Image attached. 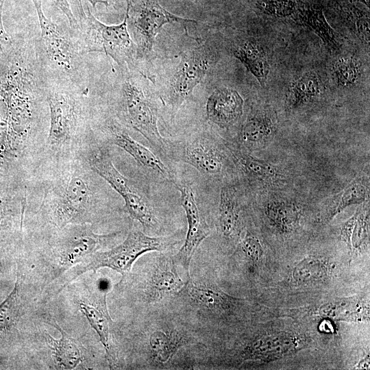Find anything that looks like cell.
I'll list each match as a JSON object with an SVG mask.
<instances>
[{
	"instance_id": "6da1fadb",
	"label": "cell",
	"mask_w": 370,
	"mask_h": 370,
	"mask_svg": "<svg viewBox=\"0 0 370 370\" xmlns=\"http://www.w3.org/2000/svg\"><path fill=\"white\" fill-rule=\"evenodd\" d=\"M49 108L42 71L32 55L0 54V164H18L31 174L42 159Z\"/></svg>"
},
{
	"instance_id": "7a4b0ae2",
	"label": "cell",
	"mask_w": 370,
	"mask_h": 370,
	"mask_svg": "<svg viewBox=\"0 0 370 370\" xmlns=\"http://www.w3.org/2000/svg\"><path fill=\"white\" fill-rule=\"evenodd\" d=\"M25 186V216L56 232L69 225H92L116 201L113 189L85 156L42 164Z\"/></svg>"
},
{
	"instance_id": "3957f363",
	"label": "cell",
	"mask_w": 370,
	"mask_h": 370,
	"mask_svg": "<svg viewBox=\"0 0 370 370\" xmlns=\"http://www.w3.org/2000/svg\"><path fill=\"white\" fill-rule=\"evenodd\" d=\"M45 82L49 130L40 165L86 156L97 143L89 92L45 77Z\"/></svg>"
},
{
	"instance_id": "277c9868",
	"label": "cell",
	"mask_w": 370,
	"mask_h": 370,
	"mask_svg": "<svg viewBox=\"0 0 370 370\" xmlns=\"http://www.w3.org/2000/svg\"><path fill=\"white\" fill-rule=\"evenodd\" d=\"M37 12L40 37L36 40L45 77L71 84L89 92L83 55L71 29H66L48 18L41 0H32Z\"/></svg>"
},
{
	"instance_id": "5b68a950",
	"label": "cell",
	"mask_w": 370,
	"mask_h": 370,
	"mask_svg": "<svg viewBox=\"0 0 370 370\" xmlns=\"http://www.w3.org/2000/svg\"><path fill=\"white\" fill-rule=\"evenodd\" d=\"M78 10L79 27L73 33L82 52H102L120 66H134L138 52L129 33L127 10L122 23L112 25L99 21L88 6L86 11L81 0H78Z\"/></svg>"
},
{
	"instance_id": "8992f818",
	"label": "cell",
	"mask_w": 370,
	"mask_h": 370,
	"mask_svg": "<svg viewBox=\"0 0 370 370\" xmlns=\"http://www.w3.org/2000/svg\"><path fill=\"white\" fill-rule=\"evenodd\" d=\"M116 119L142 134L153 147L164 150L166 141L158 127L157 109L144 88L132 76H126L117 88Z\"/></svg>"
},
{
	"instance_id": "52a82bcc",
	"label": "cell",
	"mask_w": 370,
	"mask_h": 370,
	"mask_svg": "<svg viewBox=\"0 0 370 370\" xmlns=\"http://www.w3.org/2000/svg\"><path fill=\"white\" fill-rule=\"evenodd\" d=\"M86 158L94 171L121 197L124 201V213L144 227L151 228L156 225V218L147 201L136 190L132 181L114 164L108 145L96 143Z\"/></svg>"
},
{
	"instance_id": "ba28073f",
	"label": "cell",
	"mask_w": 370,
	"mask_h": 370,
	"mask_svg": "<svg viewBox=\"0 0 370 370\" xmlns=\"http://www.w3.org/2000/svg\"><path fill=\"white\" fill-rule=\"evenodd\" d=\"M177 243L174 236L152 237L139 230H131L124 241L105 251H97L89 256L86 264L77 271L74 280L88 271L108 267L122 275L127 273L136 260L151 251H164Z\"/></svg>"
},
{
	"instance_id": "9c48e42d",
	"label": "cell",
	"mask_w": 370,
	"mask_h": 370,
	"mask_svg": "<svg viewBox=\"0 0 370 370\" xmlns=\"http://www.w3.org/2000/svg\"><path fill=\"white\" fill-rule=\"evenodd\" d=\"M93 128L98 143L116 145L130 155L142 167L152 171L160 178L172 183L175 181L164 162L150 149L134 139L127 127L112 116H103L95 108Z\"/></svg>"
},
{
	"instance_id": "30bf717a",
	"label": "cell",
	"mask_w": 370,
	"mask_h": 370,
	"mask_svg": "<svg viewBox=\"0 0 370 370\" xmlns=\"http://www.w3.org/2000/svg\"><path fill=\"white\" fill-rule=\"evenodd\" d=\"M121 234V231L95 233L91 224L69 225L56 232L53 247L63 265L69 267L111 244Z\"/></svg>"
},
{
	"instance_id": "8fae6325",
	"label": "cell",
	"mask_w": 370,
	"mask_h": 370,
	"mask_svg": "<svg viewBox=\"0 0 370 370\" xmlns=\"http://www.w3.org/2000/svg\"><path fill=\"white\" fill-rule=\"evenodd\" d=\"M126 1L127 21H130L135 36L138 51L140 49L144 53H151L156 36L166 23H180L186 29L188 23H196L195 20L184 18L169 12L153 0H147L136 5H132L130 0Z\"/></svg>"
},
{
	"instance_id": "7c38bea8",
	"label": "cell",
	"mask_w": 370,
	"mask_h": 370,
	"mask_svg": "<svg viewBox=\"0 0 370 370\" xmlns=\"http://www.w3.org/2000/svg\"><path fill=\"white\" fill-rule=\"evenodd\" d=\"M212 64V58L205 46L189 50L181 56L169 86L168 102L173 108L193 96L194 89L204 78Z\"/></svg>"
},
{
	"instance_id": "4fadbf2b",
	"label": "cell",
	"mask_w": 370,
	"mask_h": 370,
	"mask_svg": "<svg viewBox=\"0 0 370 370\" xmlns=\"http://www.w3.org/2000/svg\"><path fill=\"white\" fill-rule=\"evenodd\" d=\"M173 184L180 192L181 205L185 211L188 222L185 242L175 257L184 269L188 271L194 253L209 235L210 229L200 212L191 186L176 181Z\"/></svg>"
},
{
	"instance_id": "5bb4252c",
	"label": "cell",
	"mask_w": 370,
	"mask_h": 370,
	"mask_svg": "<svg viewBox=\"0 0 370 370\" xmlns=\"http://www.w3.org/2000/svg\"><path fill=\"white\" fill-rule=\"evenodd\" d=\"M302 338L287 332H273L256 336L243 348L245 360H275L297 350L303 344Z\"/></svg>"
},
{
	"instance_id": "9a60e30c",
	"label": "cell",
	"mask_w": 370,
	"mask_h": 370,
	"mask_svg": "<svg viewBox=\"0 0 370 370\" xmlns=\"http://www.w3.org/2000/svg\"><path fill=\"white\" fill-rule=\"evenodd\" d=\"M243 104V98L236 90L226 87L219 88L207 100V118L221 127H228L242 116Z\"/></svg>"
},
{
	"instance_id": "2e32d148",
	"label": "cell",
	"mask_w": 370,
	"mask_h": 370,
	"mask_svg": "<svg viewBox=\"0 0 370 370\" xmlns=\"http://www.w3.org/2000/svg\"><path fill=\"white\" fill-rule=\"evenodd\" d=\"M276 131L275 116L269 108H260L250 113L241 130V139L252 151L264 146Z\"/></svg>"
},
{
	"instance_id": "e0dca14e",
	"label": "cell",
	"mask_w": 370,
	"mask_h": 370,
	"mask_svg": "<svg viewBox=\"0 0 370 370\" xmlns=\"http://www.w3.org/2000/svg\"><path fill=\"white\" fill-rule=\"evenodd\" d=\"M183 159L201 174L214 176L224 167L222 154L213 146L202 140L188 143L184 147Z\"/></svg>"
},
{
	"instance_id": "ac0fdd59",
	"label": "cell",
	"mask_w": 370,
	"mask_h": 370,
	"mask_svg": "<svg viewBox=\"0 0 370 370\" xmlns=\"http://www.w3.org/2000/svg\"><path fill=\"white\" fill-rule=\"evenodd\" d=\"M264 214L269 225L278 232L290 234L299 226L302 210L293 202L275 199L264 206Z\"/></svg>"
},
{
	"instance_id": "d6986e66",
	"label": "cell",
	"mask_w": 370,
	"mask_h": 370,
	"mask_svg": "<svg viewBox=\"0 0 370 370\" xmlns=\"http://www.w3.org/2000/svg\"><path fill=\"white\" fill-rule=\"evenodd\" d=\"M185 283L169 262L160 263L147 282L145 295L151 301H158L184 287Z\"/></svg>"
},
{
	"instance_id": "ffe728a7",
	"label": "cell",
	"mask_w": 370,
	"mask_h": 370,
	"mask_svg": "<svg viewBox=\"0 0 370 370\" xmlns=\"http://www.w3.org/2000/svg\"><path fill=\"white\" fill-rule=\"evenodd\" d=\"M368 197L369 185H367V180L362 177H356L344 189L330 199L323 219L328 222L345 208L362 204L367 201Z\"/></svg>"
},
{
	"instance_id": "44dd1931",
	"label": "cell",
	"mask_w": 370,
	"mask_h": 370,
	"mask_svg": "<svg viewBox=\"0 0 370 370\" xmlns=\"http://www.w3.org/2000/svg\"><path fill=\"white\" fill-rule=\"evenodd\" d=\"M219 227L228 238L238 236L241 232V207L236 190L226 186L221 190L219 201Z\"/></svg>"
},
{
	"instance_id": "7402d4cb",
	"label": "cell",
	"mask_w": 370,
	"mask_h": 370,
	"mask_svg": "<svg viewBox=\"0 0 370 370\" xmlns=\"http://www.w3.org/2000/svg\"><path fill=\"white\" fill-rule=\"evenodd\" d=\"M232 53L246 69L257 79L261 86H264L270 66L262 47L256 41L248 40L236 45Z\"/></svg>"
},
{
	"instance_id": "603a6c76",
	"label": "cell",
	"mask_w": 370,
	"mask_h": 370,
	"mask_svg": "<svg viewBox=\"0 0 370 370\" xmlns=\"http://www.w3.org/2000/svg\"><path fill=\"white\" fill-rule=\"evenodd\" d=\"M190 297L201 307L214 311H227L237 299L212 284H196L189 280L184 286Z\"/></svg>"
},
{
	"instance_id": "cb8c5ba5",
	"label": "cell",
	"mask_w": 370,
	"mask_h": 370,
	"mask_svg": "<svg viewBox=\"0 0 370 370\" xmlns=\"http://www.w3.org/2000/svg\"><path fill=\"white\" fill-rule=\"evenodd\" d=\"M295 14L300 22L312 29L325 45L332 49L337 47L335 32L328 23L321 7L309 3L298 2Z\"/></svg>"
},
{
	"instance_id": "d4e9b609",
	"label": "cell",
	"mask_w": 370,
	"mask_h": 370,
	"mask_svg": "<svg viewBox=\"0 0 370 370\" xmlns=\"http://www.w3.org/2000/svg\"><path fill=\"white\" fill-rule=\"evenodd\" d=\"M230 150L241 170L251 179L269 184L282 180L284 176L275 165L240 149L230 148Z\"/></svg>"
},
{
	"instance_id": "484cf974",
	"label": "cell",
	"mask_w": 370,
	"mask_h": 370,
	"mask_svg": "<svg viewBox=\"0 0 370 370\" xmlns=\"http://www.w3.org/2000/svg\"><path fill=\"white\" fill-rule=\"evenodd\" d=\"M322 85L317 74L314 71L304 73L289 86L286 101L291 109L307 104L320 95Z\"/></svg>"
},
{
	"instance_id": "4316f807",
	"label": "cell",
	"mask_w": 370,
	"mask_h": 370,
	"mask_svg": "<svg viewBox=\"0 0 370 370\" xmlns=\"http://www.w3.org/2000/svg\"><path fill=\"white\" fill-rule=\"evenodd\" d=\"M331 272L330 262L324 257L310 256L299 261L291 271L292 282L304 285L326 280Z\"/></svg>"
},
{
	"instance_id": "83f0119b",
	"label": "cell",
	"mask_w": 370,
	"mask_h": 370,
	"mask_svg": "<svg viewBox=\"0 0 370 370\" xmlns=\"http://www.w3.org/2000/svg\"><path fill=\"white\" fill-rule=\"evenodd\" d=\"M61 334L57 341L48 335L51 339L54 357L60 366L66 369H73L82 361V351L79 343L68 334L57 323H53Z\"/></svg>"
},
{
	"instance_id": "f1b7e54d",
	"label": "cell",
	"mask_w": 370,
	"mask_h": 370,
	"mask_svg": "<svg viewBox=\"0 0 370 370\" xmlns=\"http://www.w3.org/2000/svg\"><path fill=\"white\" fill-rule=\"evenodd\" d=\"M184 343V337L176 331L156 330L149 337L152 356L161 363L169 360Z\"/></svg>"
},
{
	"instance_id": "f546056e",
	"label": "cell",
	"mask_w": 370,
	"mask_h": 370,
	"mask_svg": "<svg viewBox=\"0 0 370 370\" xmlns=\"http://www.w3.org/2000/svg\"><path fill=\"white\" fill-rule=\"evenodd\" d=\"M79 308L88 321L90 326L96 331L104 347L109 359L112 358L110 340V320L106 304L99 307L85 303L79 304Z\"/></svg>"
},
{
	"instance_id": "4dcf8cb0",
	"label": "cell",
	"mask_w": 370,
	"mask_h": 370,
	"mask_svg": "<svg viewBox=\"0 0 370 370\" xmlns=\"http://www.w3.org/2000/svg\"><path fill=\"white\" fill-rule=\"evenodd\" d=\"M333 74L336 82L340 86H353L360 77V63L356 58L352 56L339 58L334 64Z\"/></svg>"
},
{
	"instance_id": "1f68e13d",
	"label": "cell",
	"mask_w": 370,
	"mask_h": 370,
	"mask_svg": "<svg viewBox=\"0 0 370 370\" xmlns=\"http://www.w3.org/2000/svg\"><path fill=\"white\" fill-rule=\"evenodd\" d=\"M369 240V208L363 205L359 208V212L356 220L352 235V253L356 255L360 253L367 245Z\"/></svg>"
},
{
	"instance_id": "d6a6232c",
	"label": "cell",
	"mask_w": 370,
	"mask_h": 370,
	"mask_svg": "<svg viewBox=\"0 0 370 370\" xmlns=\"http://www.w3.org/2000/svg\"><path fill=\"white\" fill-rule=\"evenodd\" d=\"M296 0H256V7L263 14L274 17H288L295 14Z\"/></svg>"
},
{
	"instance_id": "836d02e7",
	"label": "cell",
	"mask_w": 370,
	"mask_h": 370,
	"mask_svg": "<svg viewBox=\"0 0 370 370\" xmlns=\"http://www.w3.org/2000/svg\"><path fill=\"white\" fill-rule=\"evenodd\" d=\"M349 18L352 23L356 34L362 42L369 45V17L362 11L353 8L349 13Z\"/></svg>"
},
{
	"instance_id": "e575fe53",
	"label": "cell",
	"mask_w": 370,
	"mask_h": 370,
	"mask_svg": "<svg viewBox=\"0 0 370 370\" xmlns=\"http://www.w3.org/2000/svg\"><path fill=\"white\" fill-rule=\"evenodd\" d=\"M241 249L251 261L261 260L264 250L260 240L255 236L247 234L241 242Z\"/></svg>"
},
{
	"instance_id": "d590c367",
	"label": "cell",
	"mask_w": 370,
	"mask_h": 370,
	"mask_svg": "<svg viewBox=\"0 0 370 370\" xmlns=\"http://www.w3.org/2000/svg\"><path fill=\"white\" fill-rule=\"evenodd\" d=\"M16 295H17V283L8 297L0 306V326H5L8 325L10 316L14 315V312H11L16 310Z\"/></svg>"
},
{
	"instance_id": "8d00e7d4",
	"label": "cell",
	"mask_w": 370,
	"mask_h": 370,
	"mask_svg": "<svg viewBox=\"0 0 370 370\" xmlns=\"http://www.w3.org/2000/svg\"><path fill=\"white\" fill-rule=\"evenodd\" d=\"M358 212L359 208L349 219L341 225L340 229V239L347 245L350 253H352V235Z\"/></svg>"
},
{
	"instance_id": "74e56055",
	"label": "cell",
	"mask_w": 370,
	"mask_h": 370,
	"mask_svg": "<svg viewBox=\"0 0 370 370\" xmlns=\"http://www.w3.org/2000/svg\"><path fill=\"white\" fill-rule=\"evenodd\" d=\"M56 6L60 9V10L65 15L66 17L71 29L72 32H75L78 29L79 24L78 21L73 15V13L71 10V8L69 5V3L67 0H52Z\"/></svg>"
},
{
	"instance_id": "f35d334b",
	"label": "cell",
	"mask_w": 370,
	"mask_h": 370,
	"mask_svg": "<svg viewBox=\"0 0 370 370\" xmlns=\"http://www.w3.org/2000/svg\"><path fill=\"white\" fill-rule=\"evenodd\" d=\"M5 0H0V51L10 47L12 42V36L5 30L3 22V10Z\"/></svg>"
},
{
	"instance_id": "ab89813d",
	"label": "cell",
	"mask_w": 370,
	"mask_h": 370,
	"mask_svg": "<svg viewBox=\"0 0 370 370\" xmlns=\"http://www.w3.org/2000/svg\"><path fill=\"white\" fill-rule=\"evenodd\" d=\"M369 367V356H366L365 359L361 360L356 366L357 369H367Z\"/></svg>"
},
{
	"instance_id": "60d3db41",
	"label": "cell",
	"mask_w": 370,
	"mask_h": 370,
	"mask_svg": "<svg viewBox=\"0 0 370 370\" xmlns=\"http://www.w3.org/2000/svg\"><path fill=\"white\" fill-rule=\"evenodd\" d=\"M88 1L92 4L93 8H95L97 3H103L106 6L108 5V1L104 0H88Z\"/></svg>"
},
{
	"instance_id": "b9f144b4",
	"label": "cell",
	"mask_w": 370,
	"mask_h": 370,
	"mask_svg": "<svg viewBox=\"0 0 370 370\" xmlns=\"http://www.w3.org/2000/svg\"><path fill=\"white\" fill-rule=\"evenodd\" d=\"M354 1L360 2L365 4L367 8L369 7V0H352Z\"/></svg>"
}]
</instances>
